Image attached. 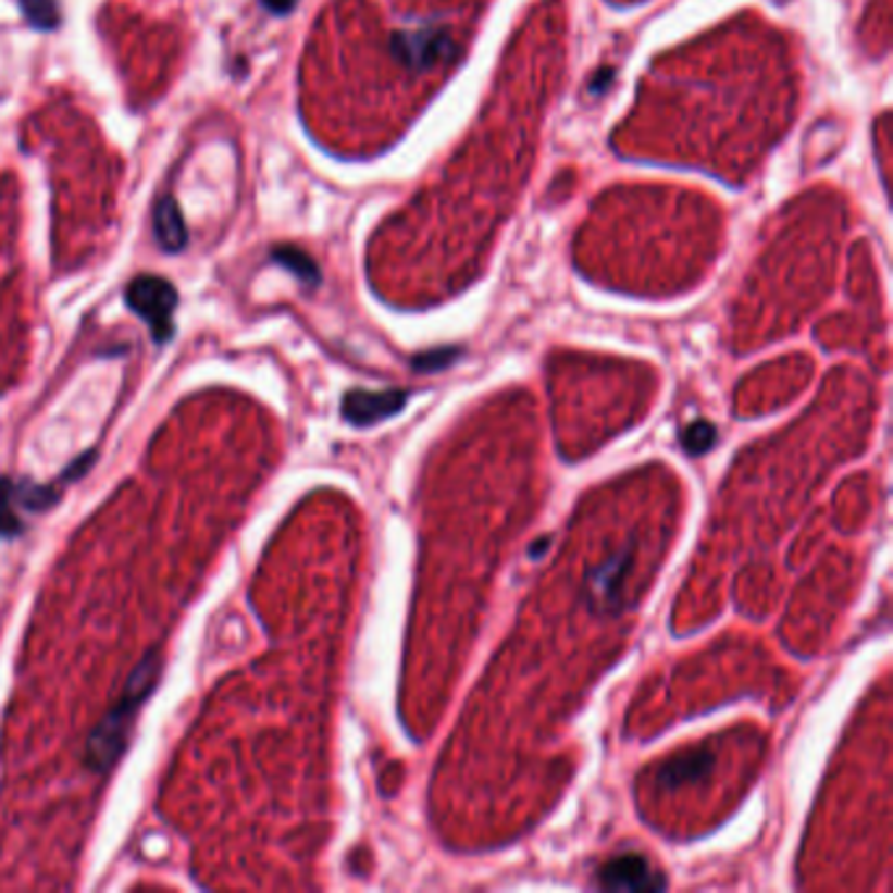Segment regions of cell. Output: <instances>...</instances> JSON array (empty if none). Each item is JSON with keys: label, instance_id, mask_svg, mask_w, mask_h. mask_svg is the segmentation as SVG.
Returning a JSON list of instances; mask_svg holds the SVG:
<instances>
[{"label": "cell", "instance_id": "cell-1", "mask_svg": "<svg viewBox=\"0 0 893 893\" xmlns=\"http://www.w3.org/2000/svg\"><path fill=\"white\" fill-rule=\"evenodd\" d=\"M160 663L158 653H150L147 658L134 668L132 681L126 684L124 695H121L119 703L108 710V716L102 718L98 729L92 731L87 742V766L95 770V773H108L115 766L121 755L126 749V739L128 729H132L134 718H137L139 708L150 692L156 690L158 679H160Z\"/></svg>", "mask_w": 893, "mask_h": 893}, {"label": "cell", "instance_id": "cell-2", "mask_svg": "<svg viewBox=\"0 0 893 893\" xmlns=\"http://www.w3.org/2000/svg\"><path fill=\"white\" fill-rule=\"evenodd\" d=\"M95 454L89 451V456H82L79 461H74V467L69 472H63V477L53 485H42V483H32V480H11L3 477L0 480V537H16L24 532V517L29 513H42L50 511L63 496V485H69L72 480L82 477L87 472L89 464H92Z\"/></svg>", "mask_w": 893, "mask_h": 893}, {"label": "cell", "instance_id": "cell-3", "mask_svg": "<svg viewBox=\"0 0 893 893\" xmlns=\"http://www.w3.org/2000/svg\"><path fill=\"white\" fill-rule=\"evenodd\" d=\"M126 305L150 325L156 344H165L173 336L178 294L169 281L160 275H137L126 288Z\"/></svg>", "mask_w": 893, "mask_h": 893}, {"label": "cell", "instance_id": "cell-4", "mask_svg": "<svg viewBox=\"0 0 893 893\" xmlns=\"http://www.w3.org/2000/svg\"><path fill=\"white\" fill-rule=\"evenodd\" d=\"M390 50H394L398 61L407 63L414 72H430V69L454 55V40L446 29L420 27L396 32L390 37Z\"/></svg>", "mask_w": 893, "mask_h": 893}, {"label": "cell", "instance_id": "cell-5", "mask_svg": "<svg viewBox=\"0 0 893 893\" xmlns=\"http://www.w3.org/2000/svg\"><path fill=\"white\" fill-rule=\"evenodd\" d=\"M595 885L603 891H663L668 880L642 854H621L597 870Z\"/></svg>", "mask_w": 893, "mask_h": 893}, {"label": "cell", "instance_id": "cell-6", "mask_svg": "<svg viewBox=\"0 0 893 893\" xmlns=\"http://www.w3.org/2000/svg\"><path fill=\"white\" fill-rule=\"evenodd\" d=\"M629 569H632V543H629L627 548L616 550V554L608 556L600 567L590 571L587 582H584V595H587V603L597 610V613L616 610V603H619V593L621 587H624Z\"/></svg>", "mask_w": 893, "mask_h": 893}, {"label": "cell", "instance_id": "cell-7", "mask_svg": "<svg viewBox=\"0 0 893 893\" xmlns=\"http://www.w3.org/2000/svg\"><path fill=\"white\" fill-rule=\"evenodd\" d=\"M407 398V390H349L340 404V411H344V420L355 427H370L401 411Z\"/></svg>", "mask_w": 893, "mask_h": 893}, {"label": "cell", "instance_id": "cell-8", "mask_svg": "<svg viewBox=\"0 0 893 893\" xmlns=\"http://www.w3.org/2000/svg\"><path fill=\"white\" fill-rule=\"evenodd\" d=\"M712 766H716L712 752L692 749L663 766V770H660V783H666V786H681V783L699 781L710 773Z\"/></svg>", "mask_w": 893, "mask_h": 893}, {"label": "cell", "instance_id": "cell-9", "mask_svg": "<svg viewBox=\"0 0 893 893\" xmlns=\"http://www.w3.org/2000/svg\"><path fill=\"white\" fill-rule=\"evenodd\" d=\"M156 239L169 252H178L186 247V226L176 199L163 197L156 208Z\"/></svg>", "mask_w": 893, "mask_h": 893}, {"label": "cell", "instance_id": "cell-10", "mask_svg": "<svg viewBox=\"0 0 893 893\" xmlns=\"http://www.w3.org/2000/svg\"><path fill=\"white\" fill-rule=\"evenodd\" d=\"M273 260L281 262V265L292 270L294 275H297L299 281H305V284L310 286H318L320 284V270L314 262L307 257L305 252H299V249L294 247H278L273 252Z\"/></svg>", "mask_w": 893, "mask_h": 893}, {"label": "cell", "instance_id": "cell-11", "mask_svg": "<svg viewBox=\"0 0 893 893\" xmlns=\"http://www.w3.org/2000/svg\"><path fill=\"white\" fill-rule=\"evenodd\" d=\"M716 441H718V430L708 420H695L692 425L684 427V433H681V446H684L686 454H692V456L708 454L710 448L716 446Z\"/></svg>", "mask_w": 893, "mask_h": 893}, {"label": "cell", "instance_id": "cell-12", "mask_svg": "<svg viewBox=\"0 0 893 893\" xmlns=\"http://www.w3.org/2000/svg\"><path fill=\"white\" fill-rule=\"evenodd\" d=\"M22 9L35 27H55V0H22Z\"/></svg>", "mask_w": 893, "mask_h": 893}, {"label": "cell", "instance_id": "cell-13", "mask_svg": "<svg viewBox=\"0 0 893 893\" xmlns=\"http://www.w3.org/2000/svg\"><path fill=\"white\" fill-rule=\"evenodd\" d=\"M456 355L459 351L451 349V346H446V349H435V351H427V355H420L411 359V364H414L417 372H433V370H443L446 364H451Z\"/></svg>", "mask_w": 893, "mask_h": 893}, {"label": "cell", "instance_id": "cell-14", "mask_svg": "<svg viewBox=\"0 0 893 893\" xmlns=\"http://www.w3.org/2000/svg\"><path fill=\"white\" fill-rule=\"evenodd\" d=\"M262 3H265V9L273 11V14H286V11L294 9L297 0H262Z\"/></svg>", "mask_w": 893, "mask_h": 893}]
</instances>
